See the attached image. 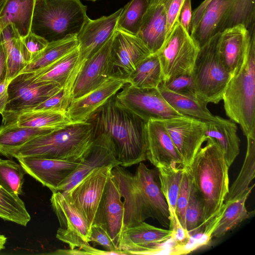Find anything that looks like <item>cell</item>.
Listing matches in <instances>:
<instances>
[{
  "label": "cell",
  "instance_id": "8992f818",
  "mask_svg": "<svg viewBox=\"0 0 255 255\" xmlns=\"http://www.w3.org/2000/svg\"><path fill=\"white\" fill-rule=\"evenodd\" d=\"M88 18L80 0H35L30 32L48 43L76 37Z\"/></svg>",
  "mask_w": 255,
  "mask_h": 255
},
{
  "label": "cell",
  "instance_id": "277c9868",
  "mask_svg": "<svg viewBox=\"0 0 255 255\" xmlns=\"http://www.w3.org/2000/svg\"><path fill=\"white\" fill-rule=\"evenodd\" d=\"M245 55L227 85L222 100L226 115L240 125L244 135L255 137V30Z\"/></svg>",
  "mask_w": 255,
  "mask_h": 255
},
{
  "label": "cell",
  "instance_id": "2e32d148",
  "mask_svg": "<svg viewBox=\"0 0 255 255\" xmlns=\"http://www.w3.org/2000/svg\"><path fill=\"white\" fill-rule=\"evenodd\" d=\"M120 165L115 148L109 138L104 134L95 135L92 143L71 175L59 186L57 191L65 193L93 170L105 166Z\"/></svg>",
  "mask_w": 255,
  "mask_h": 255
},
{
  "label": "cell",
  "instance_id": "3957f363",
  "mask_svg": "<svg viewBox=\"0 0 255 255\" xmlns=\"http://www.w3.org/2000/svg\"><path fill=\"white\" fill-rule=\"evenodd\" d=\"M239 25L255 30V0H204L193 12L190 35L198 48Z\"/></svg>",
  "mask_w": 255,
  "mask_h": 255
},
{
  "label": "cell",
  "instance_id": "484cf974",
  "mask_svg": "<svg viewBox=\"0 0 255 255\" xmlns=\"http://www.w3.org/2000/svg\"><path fill=\"white\" fill-rule=\"evenodd\" d=\"M74 123L66 113L57 111H27L2 117V124L14 123L20 127L49 129L52 131Z\"/></svg>",
  "mask_w": 255,
  "mask_h": 255
},
{
  "label": "cell",
  "instance_id": "9a60e30c",
  "mask_svg": "<svg viewBox=\"0 0 255 255\" xmlns=\"http://www.w3.org/2000/svg\"><path fill=\"white\" fill-rule=\"evenodd\" d=\"M172 231L145 222L125 229L121 236L119 249L125 255L160 254L166 250L163 244L170 240Z\"/></svg>",
  "mask_w": 255,
  "mask_h": 255
},
{
  "label": "cell",
  "instance_id": "74e56055",
  "mask_svg": "<svg viewBox=\"0 0 255 255\" xmlns=\"http://www.w3.org/2000/svg\"><path fill=\"white\" fill-rule=\"evenodd\" d=\"M0 218L26 227L31 219L24 202L18 195L0 186Z\"/></svg>",
  "mask_w": 255,
  "mask_h": 255
},
{
  "label": "cell",
  "instance_id": "83f0119b",
  "mask_svg": "<svg viewBox=\"0 0 255 255\" xmlns=\"http://www.w3.org/2000/svg\"><path fill=\"white\" fill-rule=\"evenodd\" d=\"M35 0H6L0 12V31L11 24L21 38L30 32Z\"/></svg>",
  "mask_w": 255,
  "mask_h": 255
},
{
  "label": "cell",
  "instance_id": "f6af8a7d",
  "mask_svg": "<svg viewBox=\"0 0 255 255\" xmlns=\"http://www.w3.org/2000/svg\"><path fill=\"white\" fill-rule=\"evenodd\" d=\"M71 102L62 87L56 93L29 111L52 110L66 113Z\"/></svg>",
  "mask_w": 255,
  "mask_h": 255
},
{
  "label": "cell",
  "instance_id": "ab89813d",
  "mask_svg": "<svg viewBox=\"0 0 255 255\" xmlns=\"http://www.w3.org/2000/svg\"><path fill=\"white\" fill-rule=\"evenodd\" d=\"M26 172L20 163L0 159V186L9 193L21 195Z\"/></svg>",
  "mask_w": 255,
  "mask_h": 255
},
{
  "label": "cell",
  "instance_id": "5bb4252c",
  "mask_svg": "<svg viewBox=\"0 0 255 255\" xmlns=\"http://www.w3.org/2000/svg\"><path fill=\"white\" fill-rule=\"evenodd\" d=\"M182 159L183 166L192 163L203 143L206 141L205 122L181 116L163 121Z\"/></svg>",
  "mask_w": 255,
  "mask_h": 255
},
{
  "label": "cell",
  "instance_id": "60d3db41",
  "mask_svg": "<svg viewBox=\"0 0 255 255\" xmlns=\"http://www.w3.org/2000/svg\"><path fill=\"white\" fill-rule=\"evenodd\" d=\"M203 201L192 183L185 215V229L189 234L203 231Z\"/></svg>",
  "mask_w": 255,
  "mask_h": 255
},
{
  "label": "cell",
  "instance_id": "4dcf8cb0",
  "mask_svg": "<svg viewBox=\"0 0 255 255\" xmlns=\"http://www.w3.org/2000/svg\"><path fill=\"white\" fill-rule=\"evenodd\" d=\"M160 187L167 203L170 215L169 229L181 226L176 215V204L183 175V166H162L157 168Z\"/></svg>",
  "mask_w": 255,
  "mask_h": 255
},
{
  "label": "cell",
  "instance_id": "9c48e42d",
  "mask_svg": "<svg viewBox=\"0 0 255 255\" xmlns=\"http://www.w3.org/2000/svg\"><path fill=\"white\" fill-rule=\"evenodd\" d=\"M123 9L121 8L109 16H103L94 20L88 17L85 22L76 36L79 43V58L67 84L63 87L68 95H71L76 78L85 62L99 51L113 35Z\"/></svg>",
  "mask_w": 255,
  "mask_h": 255
},
{
  "label": "cell",
  "instance_id": "d4e9b609",
  "mask_svg": "<svg viewBox=\"0 0 255 255\" xmlns=\"http://www.w3.org/2000/svg\"><path fill=\"white\" fill-rule=\"evenodd\" d=\"M205 137L212 139L223 152L229 167L240 153V139L237 126L231 120L217 116L216 120L205 122Z\"/></svg>",
  "mask_w": 255,
  "mask_h": 255
},
{
  "label": "cell",
  "instance_id": "4316f807",
  "mask_svg": "<svg viewBox=\"0 0 255 255\" xmlns=\"http://www.w3.org/2000/svg\"><path fill=\"white\" fill-rule=\"evenodd\" d=\"M50 202L60 228L73 232L89 243L91 228L78 210L60 191L52 192Z\"/></svg>",
  "mask_w": 255,
  "mask_h": 255
},
{
  "label": "cell",
  "instance_id": "603a6c76",
  "mask_svg": "<svg viewBox=\"0 0 255 255\" xmlns=\"http://www.w3.org/2000/svg\"><path fill=\"white\" fill-rule=\"evenodd\" d=\"M250 33L239 25L221 33L219 48L220 61L231 75L241 63L247 51Z\"/></svg>",
  "mask_w": 255,
  "mask_h": 255
},
{
  "label": "cell",
  "instance_id": "7402d4cb",
  "mask_svg": "<svg viewBox=\"0 0 255 255\" xmlns=\"http://www.w3.org/2000/svg\"><path fill=\"white\" fill-rule=\"evenodd\" d=\"M167 17L165 0H149L137 36L151 54L157 53L167 38Z\"/></svg>",
  "mask_w": 255,
  "mask_h": 255
},
{
  "label": "cell",
  "instance_id": "db71d44e",
  "mask_svg": "<svg viewBox=\"0 0 255 255\" xmlns=\"http://www.w3.org/2000/svg\"><path fill=\"white\" fill-rule=\"evenodd\" d=\"M6 0H0V12L5 3Z\"/></svg>",
  "mask_w": 255,
  "mask_h": 255
},
{
  "label": "cell",
  "instance_id": "f35d334b",
  "mask_svg": "<svg viewBox=\"0 0 255 255\" xmlns=\"http://www.w3.org/2000/svg\"><path fill=\"white\" fill-rule=\"evenodd\" d=\"M148 5L149 0L130 1L123 8L118 20L117 28L137 35Z\"/></svg>",
  "mask_w": 255,
  "mask_h": 255
},
{
  "label": "cell",
  "instance_id": "8d00e7d4",
  "mask_svg": "<svg viewBox=\"0 0 255 255\" xmlns=\"http://www.w3.org/2000/svg\"><path fill=\"white\" fill-rule=\"evenodd\" d=\"M79 55L78 47L47 68L30 73L36 81L53 82L64 87L77 64Z\"/></svg>",
  "mask_w": 255,
  "mask_h": 255
},
{
  "label": "cell",
  "instance_id": "e575fe53",
  "mask_svg": "<svg viewBox=\"0 0 255 255\" xmlns=\"http://www.w3.org/2000/svg\"><path fill=\"white\" fill-rule=\"evenodd\" d=\"M0 43L3 44L6 54V80L10 81L26 65L21 53V38L11 24L0 31Z\"/></svg>",
  "mask_w": 255,
  "mask_h": 255
},
{
  "label": "cell",
  "instance_id": "7a4b0ae2",
  "mask_svg": "<svg viewBox=\"0 0 255 255\" xmlns=\"http://www.w3.org/2000/svg\"><path fill=\"white\" fill-rule=\"evenodd\" d=\"M186 167L204 205L203 231L211 236L213 224L223 209L229 190V166L218 145L210 138Z\"/></svg>",
  "mask_w": 255,
  "mask_h": 255
},
{
  "label": "cell",
  "instance_id": "f546056e",
  "mask_svg": "<svg viewBox=\"0 0 255 255\" xmlns=\"http://www.w3.org/2000/svg\"><path fill=\"white\" fill-rule=\"evenodd\" d=\"M252 189L237 200L224 203L222 212L214 223L212 238L222 237L242 222L254 215V211H249L246 207V201Z\"/></svg>",
  "mask_w": 255,
  "mask_h": 255
},
{
  "label": "cell",
  "instance_id": "d6a6232c",
  "mask_svg": "<svg viewBox=\"0 0 255 255\" xmlns=\"http://www.w3.org/2000/svg\"><path fill=\"white\" fill-rule=\"evenodd\" d=\"M79 47L76 37L48 43L46 47L20 73L43 70Z\"/></svg>",
  "mask_w": 255,
  "mask_h": 255
},
{
  "label": "cell",
  "instance_id": "ee69618b",
  "mask_svg": "<svg viewBox=\"0 0 255 255\" xmlns=\"http://www.w3.org/2000/svg\"><path fill=\"white\" fill-rule=\"evenodd\" d=\"M48 43L45 40L31 32L21 38V53L25 65L30 62L38 55Z\"/></svg>",
  "mask_w": 255,
  "mask_h": 255
},
{
  "label": "cell",
  "instance_id": "6da1fadb",
  "mask_svg": "<svg viewBox=\"0 0 255 255\" xmlns=\"http://www.w3.org/2000/svg\"><path fill=\"white\" fill-rule=\"evenodd\" d=\"M115 95L88 122L93 125L95 135L109 138L120 165L126 167L146 159L147 122L121 104Z\"/></svg>",
  "mask_w": 255,
  "mask_h": 255
},
{
  "label": "cell",
  "instance_id": "7c38bea8",
  "mask_svg": "<svg viewBox=\"0 0 255 255\" xmlns=\"http://www.w3.org/2000/svg\"><path fill=\"white\" fill-rule=\"evenodd\" d=\"M114 166L93 170L70 190L62 193L86 221L91 228L108 179Z\"/></svg>",
  "mask_w": 255,
  "mask_h": 255
},
{
  "label": "cell",
  "instance_id": "d6986e66",
  "mask_svg": "<svg viewBox=\"0 0 255 255\" xmlns=\"http://www.w3.org/2000/svg\"><path fill=\"white\" fill-rule=\"evenodd\" d=\"M113 35L85 62L75 80L71 91L72 100L96 89L111 77L110 55Z\"/></svg>",
  "mask_w": 255,
  "mask_h": 255
},
{
  "label": "cell",
  "instance_id": "ffe728a7",
  "mask_svg": "<svg viewBox=\"0 0 255 255\" xmlns=\"http://www.w3.org/2000/svg\"><path fill=\"white\" fill-rule=\"evenodd\" d=\"M127 80L110 77L99 87L72 100L66 115L73 122H87L109 99L115 96Z\"/></svg>",
  "mask_w": 255,
  "mask_h": 255
},
{
  "label": "cell",
  "instance_id": "c3c4849f",
  "mask_svg": "<svg viewBox=\"0 0 255 255\" xmlns=\"http://www.w3.org/2000/svg\"><path fill=\"white\" fill-rule=\"evenodd\" d=\"M56 237L59 240L68 244L70 249H79L89 243L79 235L60 227L57 231Z\"/></svg>",
  "mask_w": 255,
  "mask_h": 255
},
{
  "label": "cell",
  "instance_id": "44dd1931",
  "mask_svg": "<svg viewBox=\"0 0 255 255\" xmlns=\"http://www.w3.org/2000/svg\"><path fill=\"white\" fill-rule=\"evenodd\" d=\"M146 159L156 168L162 166H183L182 159L163 121L150 120L146 124Z\"/></svg>",
  "mask_w": 255,
  "mask_h": 255
},
{
  "label": "cell",
  "instance_id": "1f68e13d",
  "mask_svg": "<svg viewBox=\"0 0 255 255\" xmlns=\"http://www.w3.org/2000/svg\"><path fill=\"white\" fill-rule=\"evenodd\" d=\"M52 130L29 127H20L14 123L0 127V154L8 158L17 148L31 139Z\"/></svg>",
  "mask_w": 255,
  "mask_h": 255
},
{
  "label": "cell",
  "instance_id": "5b68a950",
  "mask_svg": "<svg viewBox=\"0 0 255 255\" xmlns=\"http://www.w3.org/2000/svg\"><path fill=\"white\" fill-rule=\"evenodd\" d=\"M95 137L89 122H76L38 136L14 151L10 158L34 156L80 162Z\"/></svg>",
  "mask_w": 255,
  "mask_h": 255
},
{
  "label": "cell",
  "instance_id": "7dc6e473",
  "mask_svg": "<svg viewBox=\"0 0 255 255\" xmlns=\"http://www.w3.org/2000/svg\"><path fill=\"white\" fill-rule=\"evenodd\" d=\"M167 23V38L170 34L175 23L178 20L180 10L184 0H165Z\"/></svg>",
  "mask_w": 255,
  "mask_h": 255
},
{
  "label": "cell",
  "instance_id": "4fadbf2b",
  "mask_svg": "<svg viewBox=\"0 0 255 255\" xmlns=\"http://www.w3.org/2000/svg\"><path fill=\"white\" fill-rule=\"evenodd\" d=\"M151 54L137 35L116 28L110 50L111 76L127 80L138 64Z\"/></svg>",
  "mask_w": 255,
  "mask_h": 255
},
{
  "label": "cell",
  "instance_id": "681fc988",
  "mask_svg": "<svg viewBox=\"0 0 255 255\" xmlns=\"http://www.w3.org/2000/svg\"><path fill=\"white\" fill-rule=\"evenodd\" d=\"M192 14L191 0H184L180 10L178 20L189 34Z\"/></svg>",
  "mask_w": 255,
  "mask_h": 255
},
{
  "label": "cell",
  "instance_id": "52a82bcc",
  "mask_svg": "<svg viewBox=\"0 0 255 255\" xmlns=\"http://www.w3.org/2000/svg\"><path fill=\"white\" fill-rule=\"evenodd\" d=\"M220 38L218 33L199 48L191 72L197 96L207 104L222 100L231 77L220 59Z\"/></svg>",
  "mask_w": 255,
  "mask_h": 255
},
{
  "label": "cell",
  "instance_id": "bcb514c9",
  "mask_svg": "<svg viewBox=\"0 0 255 255\" xmlns=\"http://www.w3.org/2000/svg\"><path fill=\"white\" fill-rule=\"evenodd\" d=\"M90 242L93 243L94 247L102 246L111 255H125L116 246L107 233L98 226L93 225L91 228Z\"/></svg>",
  "mask_w": 255,
  "mask_h": 255
},
{
  "label": "cell",
  "instance_id": "11a10c76",
  "mask_svg": "<svg viewBox=\"0 0 255 255\" xmlns=\"http://www.w3.org/2000/svg\"><path fill=\"white\" fill-rule=\"evenodd\" d=\"M91 0V1H96L97 0Z\"/></svg>",
  "mask_w": 255,
  "mask_h": 255
},
{
  "label": "cell",
  "instance_id": "ba28073f",
  "mask_svg": "<svg viewBox=\"0 0 255 255\" xmlns=\"http://www.w3.org/2000/svg\"><path fill=\"white\" fill-rule=\"evenodd\" d=\"M198 50L190 34L178 20L156 53L163 81L178 75L191 74Z\"/></svg>",
  "mask_w": 255,
  "mask_h": 255
},
{
  "label": "cell",
  "instance_id": "836d02e7",
  "mask_svg": "<svg viewBox=\"0 0 255 255\" xmlns=\"http://www.w3.org/2000/svg\"><path fill=\"white\" fill-rule=\"evenodd\" d=\"M247 150L244 162L236 180L229 187L224 203L230 202L242 197L254 185L250 186L255 176V137L248 136Z\"/></svg>",
  "mask_w": 255,
  "mask_h": 255
},
{
  "label": "cell",
  "instance_id": "ac0fdd59",
  "mask_svg": "<svg viewBox=\"0 0 255 255\" xmlns=\"http://www.w3.org/2000/svg\"><path fill=\"white\" fill-rule=\"evenodd\" d=\"M28 174L52 192L57 191L59 186L71 175L79 162L20 156L15 158Z\"/></svg>",
  "mask_w": 255,
  "mask_h": 255
},
{
  "label": "cell",
  "instance_id": "f1b7e54d",
  "mask_svg": "<svg viewBox=\"0 0 255 255\" xmlns=\"http://www.w3.org/2000/svg\"><path fill=\"white\" fill-rule=\"evenodd\" d=\"M158 88L167 103L182 116L194 118L203 122L217 120V116H214L208 109V104L199 98L173 92L165 88L162 84Z\"/></svg>",
  "mask_w": 255,
  "mask_h": 255
},
{
  "label": "cell",
  "instance_id": "d590c367",
  "mask_svg": "<svg viewBox=\"0 0 255 255\" xmlns=\"http://www.w3.org/2000/svg\"><path fill=\"white\" fill-rule=\"evenodd\" d=\"M163 79L157 54H152L143 60L127 79L130 85L140 88H156Z\"/></svg>",
  "mask_w": 255,
  "mask_h": 255
},
{
  "label": "cell",
  "instance_id": "8fae6325",
  "mask_svg": "<svg viewBox=\"0 0 255 255\" xmlns=\"http://www.w3.org/2000/svg\"><path fill=\"white\" fill-rule=\"evenodd\" d=\"M61 88L55 83L34 80L32 73H19L8 84V100L1 116L31 110Z\"/></svg>",
  "mask_w": 255,
  "mask_h": 255
},
{
  "label": "cell",
  "instance_id": "e0dca14e",
  "mask_svg": "<svg viewBox=\"0 0 255 255\" xmlns=\"http://www.w3.org/2000/svg\"><path fill=\"white\" fill-rule=\"evenodd\" d=\"M124 213L122 197L111 172L93 225L98 226L105 230L118 248L124 230Z\"/></svg>",
  "mask_w": 255,
  "mask_h": 255
},
{
  "label": "cell",
  "instance_id": "f5cc1de1",
  "mask_svg": "<svg viewBox=\"0 0 255 255\" xmlns=\"http://www.w3.org/2000/svg\"><path fill=\"white\" fill-rule=\"evenodd\" d=\"M6 240V237L0 234V251L5 248Z\"/></svg>",
  "mask_w": 255,
  "mask_h": 255
},
{
  "label": "cell",
  "instance_id": "30bf717a",
  "mask_svg": "<svg viewBox=\"0 0 255 255\" xmlns=\"http://www.w3.org/2000/svg\"><path fill=\"white\" fill-rule=\"evenodd\" d=\"M115 95L118 101L146 122L183 116L167 103L158 88H140L126 83Z\"/></svg>",
  "mask_w": 255,
  "mask_h": 255
},
{
  "label": "cell",
  "instance_id": "816d5d0a",
  "mask_svg": "<svg viewBox=\"0 0 255 255\" xmlns=\"http://www.w3.org/2000/svg\"><path fill=\"white\" fill-rule=\"evenodd\" d=\"M9 81L5 80L0 84V114L4 113L8 100L7 87Z\"/></svg>",
  "mask_w": 255,
  "mask_h": 255
},
{
  "label": "cell",
  "instance_id": "f907efd6",
  "mask_svg": "<svg viewBox=\"0 0 255 255\" xmlns=\"http://www.w3.org/2000/svg\"><path fill=\"white\" fill-rule=\"evenodd\" d=\"M6 54L3 44L0 43V84L6 80Z\"/></svg>",
  "mask_w": 255,
  "mask_h": 255
},
{
  "label": "cell",
  "instance_id": "b9f144b4",
  "mask_svg": "<svg viewBox=\"0 0 255 255\" xmlns=\"http://www.w3.org/2000/svg\"><path fill=\"white\" fill-rule=\"evenodd\" d=\"M191 185L192 181L188 169L186 167L183 166V175L176 204V215L180 225L184 229L185 211Z\"/></svg>",
  "mask_w": 255,
  "mask_h": 255
},
{
  "label": "cell",
  "instance_id": "7bdbcfd3",
  "mask_svg": "<svg viewBox=\"0 0 255 255\" xmlns=\"http://www.w3.org/2000/svg\"><path fill=\"white\" fill-rule=\"evenodd\" d=\"M161 84L167 89L173 92L198 97L191 74L178 75L163 81Z\"/></svg>",
  "mask_w": 255,
  "mask_h": 255
},
{
  "label": "cell",
  "instance_id": "cb8c5ba5",
  "mask_svg": "<svg viewBox=\"0 0 255 255\" xmlns=\"http://www.w3.org/2000/svg\"><path fill=\"white\" fill-rule=\"evenodd\" d=\"M136 169L143 183L151 218L156 220L162 226L169 227L168 206L161 189L157 168L150 169L141 162Z\"/></svg>",
  "mask_w": 255,
  "mask_h": 255
}]
</instances>
